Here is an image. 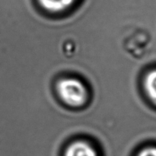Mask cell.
<instances>
[{
  "label": "cell",
  "instance_id": "obj_1",
  "mask_svg": "<svg viewBox=\"0 0 156 156\" xmlns=\"http://www.w3.org/2000/svg\"><path fill=\"white\" fill-rule=\"evenodd\" d=\"M55 91L61 102L70 108H81L88 99V92L85 84L73 76H66L58 80L55 84Z\"/></svg>",
  "mask_w": 156,
  "mask_h": 156
},
{
  "label": "cell",
  "instance_id": "obj_2",
  "mask_svg": "<svg viewBox=\"0 0 156 156\" xmlns=\"http://www.w3.org/2000/svg\"><path fill=\"white\" fill-rule=\"evenodd\" d=\"M40 7L49 14L61 15L71 11L79 0H37Z\"/></svg>",
  "mask_w": 156,
  "mask_h": 156
},
{
  "label": "cell",
  "instance_id": "obj_3",
  "mask_svg": "<svg viewBox=\"0 0 156 156\" xmlns=\"http://www.w3.org/2000/svg\"><path fill=\"white\" fill-rule=\"evenodd\" d=\"M63 156H98V154L91 144L79 139L66 146Z\"/></svg>",
  "mask_w": 156,
  "mask_h": 156
},
{
  "label": "cell",
  "instance_id": "obj_4",
  "mask_svg": "<svg viewBox=\"0 0 156 156\" xmlns=\"http://www.w3.org/2000/svg\"><path fill=\"white\" fill-rule=\"evenodd\" d=\"M145 87L149 98L156 103V70L149 72L145 79Z\"/></svg>",
  "mask_w": 156,
  "mask_h": 156
},
{
  "label": "cell",
  "instance_id": "obj_5",
  "mask_svg": "<svg viewBox=\"0 0 156 156\" xmlns=\"http://www.w3.org/2000/svg\"><path fill=\"white\" fill-rule=\"evenodd\" d=\"M138 156H156V148H148L142 150Z\"/></svg>",
  "mask_w": 156,
  "mask_h": 156
}]
</instances>
